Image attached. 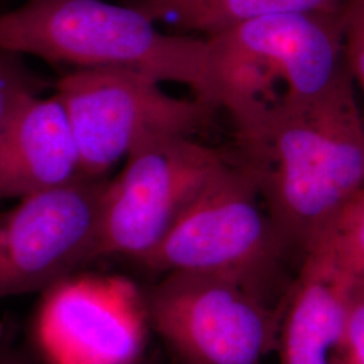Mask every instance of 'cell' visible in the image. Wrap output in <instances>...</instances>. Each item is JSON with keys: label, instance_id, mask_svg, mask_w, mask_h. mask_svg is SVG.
I'll return each instance as SVG.
<instances>
[{"label": "cell", "instance_id": "obj_1", "mask_svg": "<svg viewBox=\"0 0 364 364\" xmlns=\"http://www.w3.org/2000/svg\"><path fill=\"white\" fill-rule=\"evenodd\" d=\"M242 159L299 264L338 209L364 188V115L355 84L284 100L235 124Z\"/></svg>", "mask_w": 364, "mask_h": 364}, {"label": "cell", "instance_id": "obj_2", "mask_svg": "<svg viewBox=\"0 0 364 364\" xmlns=\"http://www.w3.org/2000/svg\"><path fill=\"white\" fill-rule=\"evenodd\" d=\"M0 50L75 69H129L181 84L195 99L223 108L224 91L207 38L164 31L135 6L26 0L0 14Z\"/></svg>", "mask_w": 364, "mask_h": 364}, {"label": "cell", "instance_id": "obj_3", "mask_svg": "<svg viewBox=\"0 0 364 364\" xmlns=\"http://www.w3.org/2000/svg\"><path fill=\"white\" fill-rule=\"evenodd\" d=\"M225 109L240 120L284 100H311L352 80L341 13L275 14L207 37Z\"/></svg>", "mask_w": 364, "mask_h": 364}, {"label": "cell", "instance_id": "obj_4", "mask_svg": "<svg viewBox=\"0 0 364 364\" xmlns=\"http://www.w3.org/2000/svg\"><path fill=\"white\" fill-rule=\"evenodd\" d=\"M289 257L254 176L228 162L138 263L158 274L228 275L269 296Z\"/></svg>", "mask_w": 364, "mask_h": 364}, {"label": "cell", "instance_id": "obj_5", "mask_svg": "<svg viewBox=\"0 0 364 364\" xmlns=\"http://www.w3.org/2000/svg\"><path fill=\"white\" fill-rule=\"evenodd\" d=\"M147 323L185 364H263L277 350L284 304L220 274H164L144 293Z\"/></svg>", "mask_w": 364, "mask_h": 364}, {"label": "cell", "instance_id": "obj_6", "mask_svg": "<svg viewBox=\"0 0 364 364\" xmlns=\"http://www.w3.org/2000/svg\"><path fill=\"white\" fill-rule=\"evenodd\" d=\"M162 82L120 68H77L60 78L55 95L65 108L82 174L108 178L139 144L188 135L208 123L216 108L164 91Z\"/></svg>", "mask_w": 364, "mask_h": 364}, {"label": "cell", "instance_id": "obj_7", "mask_svg": "<svg viewBox=\"0 0 364 364\" xmlns=\"http://www.w3.org/2000/svg\"><path fill=\"white\" fill-rule=\"evenodd\" d=\"M227 164L219 150L188 135L158 136L139 144L117 177L105 183L102 257L144 259Z\"/></svg>", "mask_w": 364, "mask_h": 364}, {"label": "cell", "instance_id": "obj_8", "mask_svg": "<svg viewBox=\"0 0 364 364\" xmlns=\"http://www.w3.org/2000/svg\"><path fill=\"white\" fill-rule=\"evenodd\" d=\"M108 178H80L28 196L0 216V299L50 290L100 252Z\"/></svg>", "mask_w": 364, "mask_h": 364}, {"label": "cell", "instance_id": "obj_9", "mask_svg": "<svg viewBox=\"0 0 364 364\" xmlns=\"http://www.w3.org/2000/svg\"><path fill=\"white\" fill-rule=\"evenodd\" d=\"M84 177L60 97L25 96L0 130V201L22 200Z\"/></svg>", "mask_w": 364, "mask_h": 364}, {"label": "cell", "instance_id": "obj_10", "mask_svg": "<svg viewBox=\"0 0 364 364\" xmlns=\"http://www.w3.org/2000/svg\"><path fill=\"white\" fill-rule=\"evenodd\" d=\"M353 287L324 263L302 259L282 313L277 343L279 364H341Z\"/></svg>", "mask_w": 364, "mask_h": 364}, {"label": "cell", "instance_id": "obj_11", "mask_svg": "<svg viewBox=\"0 0 364 364\" xmlns=\"http://www.w3.org/2000/svg\"><path fill=\"white\" fill-rule=\"evenodd\" d=\"M350 0H138L135 7L174 33L210 37L267 15L302 11L341 13Z\"/></svg>", "mask_w": 364, "mask_h": 364}, {"label": "cell", "instance_id": "obj_12", "mask_svg": "<svg viewBox=\"0 0 364 364\" xmlns=\"http://www.w3.org/2000/svg\"><path fill=\"white\" fill-rule=\"evenodd\" d=\"M305 257L324 263L353 285H364V188L326 223Z\"/></svg>", "mask_w": 364, "mask_h": 364}, {"label": "cell", "instance_id": "obj_13", "mask_svg": "<svg viewBox=\"0 0 364 364\" xmlns=\"http://www.w3.org/2000/svg\"><path fill=\"white\" fill-rule=\"evenodd\" d=\"M37 82L19 54L0 50V130L16 105L37 93Z\"/></svg>", "mask_w": 364, "mask_h": 364}, {"label": "cell", "instance_id": "obj_14", "mask_svg": "<svg viewBox=\"0 0 364 364\" xmlns=\"http://www.w3.org/2000/svg\"><path fill=\"white\" fill-rule=\"evenodd\" d=\"M346 57L355 87L364 102V0H350L343 10ZM364 115V103H363Z\"/></svg>", "mask_w": 364, "mask_h": 364}, {"label": "cell", "instance_id": "obj_15", "mask_svg": "<svg viewBox=\"0 0 364 364\" xmlns=\"http://www.w3.org/2000/svg\"><path fill=\"white\" fill-rule=\"evenodd\" d=\"M341 364H364V285H355L348 299Z\"/></svg>", "mask_w": 364, "mask_h": 364}]
</instances>
